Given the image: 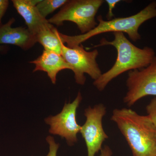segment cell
I'll use <instances>...</instances> for the list:
<instances>
[{
  "mask_svg": "<svg viewBox=\"0 0 156 156\" xmlns=\"http://www.w3.org/2000/svg\"><path fill=\"white\" fill-rule=\"evenodd\" d=\"M114 39L109 41L105 38L94 48L111 45L116 49V60L112 67L102 74L93 85L98 90L103 91L108 84L114 79L127 71L139 69L147 66L155 56V52L150 47L143 48L134 46L122 32L113 33Z\"/></svg>",
  "mask_w": 156,
  "mask_h": 156,
  "instance_id": "6da1fadb",
  "label": "cell"
},
{
  "mask_svg": "<svg viewBox=\"0 0 156 156\" xmlns=\"http://www.w3.org/2000/svg\"><path fill=\"white\" fill-rule=\"evenodd\" d=\"M111 120L126 138L133 156H156V128L147 115L131 109H115Z\"/></svg>",
  "mask_w": 156,
  "mask_h": 156,
  "instance_id": "7a4b0ae2",
  "label": "cell"
},
{
  "mask_svg": "<svg viewBox=\"0 0 156 156\" xmlns=\"http://www.w3.org/2000/svg\"><path fill=\"white\" fill-rule=\"evenodd\" d=\"M154 17H156V1L152 2L141 11L129 17L115 18L106 21L104 20L101 15H98L97 26L87 33L68 36L59 32V36L62 43H66L68 47L80 45L92 37L108 32L127 34L132 41L135 42L141 38L138 32L140 26Z\"/></svg>",
  "mask_w": 156,
  "mask_h": 156,
  "instance_id": "3957f363",
  "label": "cell"
},
{
  "mask_svg": "<svg viewBox=\"0 0 156 156\" xmlns=\"http://www.w3.org/2000/svg\"><path fill=\"white\" fill-rule=\"evenodd\" d=\"M103 0H68L58 13L48 21L51 24L60 27L65 21L74 23L85 34L92 30L98 25L95 16L102 4Z\"/></svg>",
  "mask_w": 156,
  "mask_h": 156,
  "instance_id": "277c9868",
  "label": "cell"
},
{
  "mask_svg": "<svg viewBox=\"0 0 156 156\" xmlns=\"http://www.w3.org/2000/svg\"><path fill=\"white\" fill-rule=\"evenodd\" d=\"M61 55L71 67L76 82L79 85L85 84V73L89 75L94 81L102 75L96 62L98 52L96 49L87 51L81 44L68 47L62 44Z\"/></svg>",
  "mask_w": 156,
  "mask_h": 156,
  "instance_id": "5b68a950",
  "label": "cell"
},
{
  "mask_svg": "<svg viewBox=\"0 0 156 156\" xmlns=\"http://www.w3.org/2000/svg\"><path fill=\"white\" fill-rule=\"evenodd\" d=\"M126 86L128 91L123 100L128 106L145 96H156V56L146 67L129 71Z\"/></svg>",
  "mask_w": 156,
  "mask_h": 156,
  "instance_id": "8992f818",
  "label": "cell"
},
{
  "mask_svg": "<svg viewBox=\"0 0 156 156\" xmlns=\"http://www.w3.org/2000/svg\"><path fill=\"white\" fill-rule=\"evenodd\" d=\"M83 99L80 92L71 103L65 104L62 110L54 116H50L45 120L50 126L49 132L58 135L66 140L69 146L74 145L77 141V135L80 132L82 126L77 122L76 112Z\"/></svg>",
  "mask_w": 156,
  "mask_h": 156,
  "instance_id": "52a82bcc",
  "label": "cell"
},
{
  "mask_svg": "<svg viewBox=\"0 0 156 156\" xmlns=\"http://www.w3.org/2000/svg\"><path fill=\"white\" fill-rule=\"evenodd\" d=\"M106 113V107L102 104L89 107L85 110L86 122L80 132L85 140L88 156H95L102 149V144L108 138L102 126V118Z\"/></svg>",
  "mask_w": 156,
  "mask_h": 156,
  "instance_id": "ba28073f",
  "label": "cell"
},
{
  "mask_svg": "<svg viewBox=\"0 0 156 156\" xmlns=\"http://www.w3.org/2000/svg\"><path fill=\"white\" fill-rule=\"evenodd\" d=\"M15 21L11 18L5 24L0 27V44H11L18 46L22 50H27L37 43L35 37L23 27L13 28L12 24Z\"/></svg>",
  "mask_w": 156,
  "mask_h": 156,
  "instance_id": "9c48e42d",
  "label": "cell"
},
{
  "mask_svg": "<svg viewBox=\"0 0 156 156\" xmlns=\"http://www.w3.org/2000/svg\"><path fill=\"white\" fill-rule=\"evenodd\" d=\"M41 0H12L13 6L24 19L27 29L34 36L49 24L48 20L42 17L36 6Z\"/></svg>",
  "mask_w": 156,
  "mask_h": 156,
  "instance_id": "30bf717a",
  "label": "cell"
},
{
  "mask_svg": "<svg viewBox=\"0 0 156 156\" xmlns=\"http://www.w3.org/2000/svg\"><path fill=\"white\" fill-rule=\"evenodd\" d=\"M29 62L35 66L34 72L41 71L47 73L53 84L56 83V76L59 72L63 69L72 70L61 55L49 50H44L41 56Z\"/></svg>",
  "mask_w": 156,
  "mask_h": 156,
  "instance_id": "8fae6325",
  "label": "cell"
},
{
  "mask_svg": "<svg viewBox=\"0 0 156 156\" xmlns=\"http://www.w3.org/2000/svg\"><path fill=\"white\" fill-rule=\"evenodd\" d=\"M56 27L49 23L43 27L34 36L37 42L44 47V50L53 51L61 55L62 48L63 44Z\"/></svg>",
  "mask_w": 156,
  "mask_h": 156,
  "instance_id": "7c38bea8",
  "label": "cell"
},
{
  "mask_svg": "<svg viewBox=\"0 0 156 156\" xmlns=\"http://www.w3.org/2000/svg\"><path fill=\"white\" fill-rule=\"evenodd\" d=\"M67 2L68 0H41L36 7L42 17L46 18L48 15L62 8Z\"/></svg>",
  "mask_w": 156,
  "mask_h": 156,
  "instance_id": "4fadbf2b",
  "label": "cell"
},
{
  "mask_svg": "<svg viewBox=\"0 0 156 156\" xmlns=\"http://www.w3.org/2000/svg\"><path fill=\"white\" fill-rule=\"evenodd\" d=\"M146 111L147 116L156 128V97L151 99L150 102L147 105Z\"/></svg>",
  "mask_w": 156,
  "mask_h": 156,
  "instance_id": "5bb4252c",
  "label": "cell"
},
{
  "mask_svg": "<svg viewBox=\"0 0 156 156\" xmlns=\"http://www.w3.org/2000/svg\"><path fill=\"white\" fill-rule=\"evenodd\" d=\"M121 1V0H106L105 1L108 6V13L106 15L107 19L108 20H112L114 16V14L113 13V10L115 7L116 5Z\"/></svg>",
  "mask_w": 156,
  "mask_h": 156,
  "instance_id": "9a60e30c",
  "label": "cell"
},
{
  "mask_svg": "<svg viewBox=\"0 0 156 156\" xmlns=\"http://www.w3.org/2000/svg\"><path fill=\"white\" fill-rule=\"evenodd\" d=\"M9 5L8 0H0V27L3 25L2 22V18L5 15Z\"/></svg>",
  "mask_w": 156,
  "mask_h": 156,
  "instance_id": "2e32d148",
  "label": "cell"
},
{
  "mask_svg": "<svg viewBox=\"0 0 156 156\" xmlns=\"http://www.w3.org/2000/svg\"><path fill=\"white\" fill-rule=\"evenodd\" d=\"M49 144V152L46 156H57L59 144L54 142H50Z\"/></svg>",
  "mask_w": 156,
  "mask_h": 156,
  "instance_id": "e0dca14e",
  "label": "cell"
},
{
  "mask_svg": "<svg viewBox=\"0 0 156 156\" xmlns=\"http://www.w3.org/2000/svg\"><path fill=\"white\" fill-rule=\"evenodd\" d=\"M112 152L108 146L105 145L101 150L100 156H112Z\"/></svg>",
  "mask_w": 156,
  "mask_h": 156,
  "instance_id": "ac0fdd59",
  "label": "cell"
},
{
  "mask_svg": "<svg viewBox=\"0 0 156 156\" xmlns=\"http://www.w3.org/2000/svg\"><path fill=\"white\" fill-rule=\"evenodd\" d=\"M6 48L5 46H1L0 45V51H4L6 50Z\"/></svg>",
  "mask_w": 156,
  "mask_h": 156,
  "instance_id": "d6986e66",
  "label": "cell"
}]
</instances>
